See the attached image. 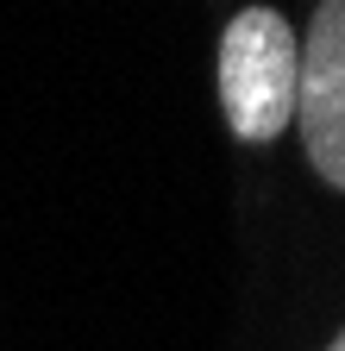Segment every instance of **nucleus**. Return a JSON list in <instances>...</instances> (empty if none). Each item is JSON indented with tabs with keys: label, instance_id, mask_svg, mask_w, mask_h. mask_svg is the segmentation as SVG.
<instances>
[{
	"label": "nucleus",
	"instance_id": "f03ea898",
	"mask_svg": "<svg viewBox=\"0 0 345 351\" xmlns=\"http://www.w3.org/2000/svg\"><path fill=\"white\" fill-rule=\"evenodd\" d=\"M295 132L308 169L345 195V0H320L301 44L295 82Z\"/></svg>",
	"mask_w": 345,
	"mask_h": 351
},
{
	"label": "nucleus",
	"instance_id": "7ed1b4c3",
	"mask_svg": "<svg viewBox=\"0 0 345 351\" xmlns=\"http://www.w3.org/2000/svg\"><path fill=\"white\" fill-rule=\"evenodd\" d=\"M326 351H345V332H339V339H333V345H326Z\"/></svg>",
	"mask_w": 345,
	"mask_h": 351
},
{
	"label": "nucleus",
	"instance_id": "f257e3e1",
	"mask_svg": "<svg viewBox=\"0 0 345 351\" xmlns=\"http://www.w3.org/2000/svg\"><path fill=\"white\" fill-rule=\"evenodd\" d=\"M295 82H301V38L276 7L233 13L220 38V107L233 138L270 145L295 125Z\"/></svg>",
	"mask_w": 345,
	"mask_h": 351
}]
</instances>
